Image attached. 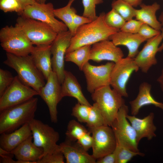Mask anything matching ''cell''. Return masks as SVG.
Here are the masks:
<instances>
[{
  "label": "cell",
  "mask_w": 163,
  "mask_h": 163,
  "mask_svg": "<svg viewBox=\"0 0 163 163\" xmlns=\"http://www.w3.org/2000/svg\"><path fill=\"white\" fill-rule=\"evenodd\" d=\"M46 81L38 95L48 107L51 121L56 123L58 121L57 106L62 98L61 96V85L56 75L53 71Z\"/></svg>",
  "instance_id": "obj_15"
},
{
  "label": "cell",
  "mask_w": 163,
  "mask_h": 163,
  "mask_svg": "<svg viewBox=\"0 0 163 163\" xmlns=\"http://www.w3.org/2000/svg\"><path fill=\"white\" fill-rule=\"evenodd\" d=\"M61 96L72 97L78 102L91 106L84 95L81 86L77 79L71 72L65 70L64 81L61 84Z\"/></svg>",
  "instance_id": "obj_25"
},
{
  "label": "cell",
  "mask_w": 163,
  "mask_h": 163,
  "mask_svg": "<svg viewBox=\"0 0 163 163\" xmlns=\"http://www.w3.org/2000/svg\"><path fill=\"white\" fill-rule=\"evenodd\" d=\"M32 136L29 123L10 133L1 134L0 147L11 152L22 142Z\"/></svg>",
  "instance_id": "obj_22"
},
{
  "label": "cell",
  "mask_w": 163,
  "mask_h": 163,
  "mask_svg": "<svg viewBox=\"0 0 163 163\" xmlns=\"http://www.w3.org/2000/svg\"><path fill=\"white\" fill-rule=\"evenodd\" d=\"M91 106L78 102L73 107L71 115L75 117L78 122L86 123Z\"/></svg>",
  "instance_id": "obj_34"
},
{
  "label": "cell",
  "mask_w": 163,
  "mask_h": 163,
  "mask_svg": "<svg viewBox=\"0 0 163 163\" xmlns=\"http://www.w3.org/2000/svg\"><path fill=\"white\" fill-rule=\"evenodd\" d=\"M38 95V92L24 84L16 76L11 84L0 97V112Z\"/></svg>",
  "instance_id": "obj_10"
},
{
  "label": "cell",
  "mask_w": 163,
  "mask_h": 163,
  "mask_svg": "<svg viewBox=\"0 0 163 163\" xmlns=\"http://www.w3.org/2000/svg\"><path fill=\"white\" fill-rule=\"evenodd\" d=\"M114 152L116 155V163H126L134 156L138 155L143 156L145 155L144 154L140 152H135L117 143Z\"/></svg>",
  "instance_id": "obj_31"
},
{
  "label": "cell",
  "mask_w": 163,
  "mask_h": 163,
  "mask_svg": "<svg viewBox=\"0 0 163 163\" xmlns=\"http://www.w3.org/2000/svg\"><path fill=\"white\" fill-rule=\"evenodd\" d=\"M91 21H92L89 18L83 15L81 16L78 15L76 14V12L75 13L73 14L72 27L71 30L69 31L73 36L75 34L78 27Z\"/></svg>",
  "instance_id": "obj_40"
},
{
  "label": "cell",
  "mask_w": 163,
  "mask_h": 163,
  "mask_svg": "<svg viewBox=\"0 0 163 163\" xmlns=\"http://www.w3.org/2000/svg\"><path fill=\"white\" fill-rule=\"evenodd\" d=\"M151 85L147 82H144L140 84L136 97L129 102L132 115H136L142 107L149 105H152L163 110V103L157 101L153 98L151 94Z\"/></svg>",
  "instance_id": "obj_24"
},
{
  "label": "cell",
  "mask_w": 163,
  "mask_h": 163,
  "mask_svg": "<svg viewBox=\"0 0 163 163\" xmlns=\"http://www.w3.org/2000/svg\"><path fill=\"white\" fill-rule=\"evenodd\" d=\"M139 6L140 8L136 10L135 17L136 19L160 31L162 29V26L157 20L156 15V12L160 9V5L155 2L150 5L142 3Z\"/></svg>",
  "instance_id": "obj_26"
},
{
  "label": "cell",
  "mask_w": 163,
  "mask_h": 163,
  "mask_svg": "<svg viewBox=\"0 0 163 163\" xmlns=\"http://www.w3.org/2000/svg\"><path fill=\"white\" fill-rule=\"evenodd\" d=\"M75 0H69L65 6L54 9V14L55 17L61 20L70 30L72 25L74 14L76 12L75 9L71 5Z\"/></svg>",
  "instance_id": "obj_28"
},
{
  "label": "cell",
  "mask_w": 163,
  "mask_h": 163,
  "mask_svg": "<svg viewBox=\"0 0 163 163\" xmlns=\"http://www.w3.org/2000/svg\"><path fill=\"white\" fill-rule=\"evenodd\" d=\"M96 163H116V157L114 152L97 159Z\"/></svg>",
  "instance_id": "obj_43"
},
{
  "label": "cell",
  "mask_w": 163,
  "mask_h": 163,
  "mask_svg": "<svg viewBox=\"0 0 163 163\" xmlns=\"http://www.w3.org/2000/svg\"><path fill=\"white\" fill-rule=\"evenodd\" d=\"M38 102L37 98L33 97L1 112L0 134L11 133L29 123L34 119Z\"/></svg>",
  "instance_id": "obj_2"
},
{
  "label": "cell",
  "mask_w": 163,
  "mask_h": 163,
  "mask_svg": "<svg viewBox=\"0 0 163 163\" xmlns=\"http://www.w3.org/2000/svg\"><path fill=\"white\" fill-rule=\"evenodd\" d=\"M29 124L33 143L37 146L43 149V156L60 151L59 145L57 144L59 139L58 132L48 124L34 118Z\"/></svg>",
  "instance_id": "obj_7"
},
{
  "label": "cell",
  "mask_w": 163,
  "mask_h": 163,
  "mask_svg": "<svg viewBox=\"0 0 163 163\" xmlns=\"http://www.w3.org/2000/svg\"><path fill=\"white\" fill-rule=\"evenodd\" d=\"M91 97L102 114L105 125L111 126L119 110L125 104L123 97L108 85L95 91Z\"/></svg>",
  "instance_id": "obj_4"
},
{
  "label": "cell",
  "mask_w": 163,
  "mask_h": 163,
  "mask_svg": "<svg viewBox=\"0 0 163 163\" xmlns=\"http://www.w3.org/2000/svg\"><path fill=\"white\" fill-rule=\"evenodd\" d=\"M88 131L78 121L71 120L68 124L66 132V140L75 142Z\"/></svg>",
  "instance_id": "obj_29"
},
{
  "label": "cell",
  "mask_w": 163,
  "mask_h": 163,
  "mask_svg": "<svg viewBox=\"0 0 163 163\" xmlns=\"http://www.w3.org/2000/svg\"><path fill=\"white\" fill-rule=\"evenodd\" d=\"M54 9L51 3L41 4L37 2L26 6L23 11L18 15L44 22L57 34L67 31L68 28L66 24L55 18L54 14Z\"/></svg>",
  "instance_id": "obj_9"
},
{
  "label": "cell",
  "mask_w": 163,
  "mask_h": 163,
  "mask_svg": "<svg viewBox=\"0 0 163 163\" xmlns=\"http://www.w3.org/2000/svg\"><path fill=\"white\" fill-rule=\"evenodd\" d=\"M91 45L80 47L74 50L66 53L65 60L75 64L79 70L82 71L85 65L90 60Z\"/></svg>",
  "instance_id": "obj_27"
},
{
  "label": "cell",
  "mask_w": 163,
  "mask_h": 163,
  "mask_svg": "<svg viewBox=\"0 0 163 163\" xmlns=\"http://www.w3.org/2000/svg\"><path fill=\"white\" fill-rule=\"evenodd\" d=\"M139 69L134 58H123L115 63L111 74L110 85L123 97H128L127 84L132 74Z\"/></svg>",
  "instance_id": "obj_11"
},
{
  "label": "cell",
  "mask_w": 163,
  "mask_h": 163,
  "mask_svg": "<svg viewBox=\"0 0 163 163\" xmlns=\"http://www.w3.org/2000/svg\"><path fill=\"white\" fill-rule=\"evenodd\" d=\"M86 123L89 129L105 125L103 117L97 104L95 103H94L91 107Z\"/></svg>",
  "instance_id": "obj_32"
},
{
  "label": "cell",
  "mask_w": 163,
  "mask_h": 163,
  "mask_svg": "<svg viewBox=\"0 0 163 163\" xmlns=\"http://www.w3.org/2000/svg\"><path fill=\"white\" fill-rule=\"evenodd\" d=\"M114 64V62H111L95 66L88 62L85 65L82 71L86 78L88 92L92 94L100 88L110 85L111 74Z\"/></svg>",
  "instance_id": "obj_13"
},
{
  "label": "cell",
  "mask_w": 163,
  "mask_h": 163,
  "mask_svg": "<svg viewBox=\"0 0 163 163\" xmlns=\"http://www.w3.org/2000/svg\"><path fill=\"white\" fill-rule=\"evenodd\" d=\"M65 157L60 151L43 156L37 163H64Z\"/></svg>",
  "instance_id": "obj_39"
},
{
  "label": "cell",
  "mask_w": 163,
  "mask_h": 163,
  "mask_svg": "<svg viewBox=\"0 0 163 163\" xmlns=\"http://www.w3.org/2000/svg\"><path fill=\"white\" fill-rule=\"evenodd\" d=\"M66 140L61 143L59 149L67 163H96L93 155L89 154L77 142Z\"/></svg>",
  "instance_id": "obj_18"
},
{
  "label": "cell",
  "mask_w": 163,
  "mask_h": 163,
  "mask_svg": "<svg viewBox=\"0 0 163 163\" xmlns=\"http://www.w3.org/2000/svg\"><path fill=\"white\" fill-rule=\"evenodd\" d=\"M104 20L109 27L120 30L126 21L114 9L105 14Z\"/></svg>",
  "instance_id": "obj_33"
},
{
  "label": "cell",
  "mask_w": 163,
  "mask_h": 163,
  "mask_svg": "<svg viewBox=\"0 0 163 163\" xmlns=\"http://www.w3.org/2000/svg\"><path fill=\"white\" fill-rule=\"evenodd\" d=\"M22 4L25 6L27 5L34 4L37 2L36 0H18Z\"/></svg>",
  "instance_id": "obj_46"
},
{
  "label": "cell",
  "mask_w": 163,
  "mask_h": 163,
  "mask_svg": "<svg viewBox=\"0 0 163 163\" xmlns=\"http://www.w3.org/2000/svg\"><path fill=\"white\" fill-rule=\"evenodd\" d=\"M124 56L121 49L108 39L92 45L90 50L89 59L90 60L97 62L108 60L115 63L123 58Z\"/></svg>",
  "instance_id": "obj_17"
},
{
  "label": "cell",
  "mask_w": 163,
  "mask_h": 163,
  "mask_svg": "<svg viewBox=\"0 0 163 163\" xmlns=\"http://www.w3.org/2000/svg\"><path fill=\"white\" fill-rule=\"evenodd\" d=\"M30 55L36 66L46 80L53 71L51 45L34 46Z\"/></svg>",
  "instance_id": "obj_23"
},
{
  "label": "cell",
  "mask_w": 163,
  "mask_h": 163,
  "mask_svg": "<svg viewBox=\"0 0 163 163\" xmlns=\"http://www.w3.org/2000/svg\"><path fill=\"white\" fill-rule=\"evenodd\" d=\"M3 63L14 69L20 80L39 93L45 85V78L35 65L30 55L17 56L6 53Z\"/></svg>",
  "instance_id": "obj_3"
},
{
  "label": "cell",
  "mask_w": 163,
  "mask_h": 163,
  "mask_svg": "<svg viewBox=\"0 0 163 163\" xmlns=\"http://www.w3.org/2000/svg\"><path fill=\"white\" fill-rule=\"evenodd\" d=\"M111 6L126 21L135 17L136 9L123 0L113 1Z\"/></svg>",
  "instance_id": "obj_30"
},
{
  "label": "cell",
  "mask_w": 163,
  "mask_h": 163,
  "mask_svg": "<svg viewBox=\"0 0 163 163\" xmlns=\"http://www.w3.org/2000/svg\"><path fill=\"white\" fill-rule=\"evenodd\" d=\"M128 120L134 129L136 135L138 144L143 138H146L149 140H152L156 136L155 133L157 128L153 123L154 114L150 113L142 119L137 117L135 116L127 114Z\"/></svg>",
  "instance_id": "obj_19"
},
{
  "label": "cell",
  "mask_w": 163,
  "mask_h": 163,
  "mask_svg": "<svg viewBox=\"0 0 163 163\" xmlns=\"http://www.w3.org/2000/svg\"><path fill=\"white\" fill-rule=\"evenodd\" d=\"M157 82L159 84L161 89L163 92V66L161 74L157 79Z\"/></svg>",
  "instance_id": "obj_45"
},
{
  "label": "cell",
  "mask_w": 163,
  "mask_h": 163,
  "mask_svg": "<svg viewBox=\"0 0 163 163\" xmlns=\"http://www.w3.org/2000/svg\"><path fill=\"white\" fill-rule=\"evenodd\" d=\"M14 77L9 71L0 69V97L11 84Z\"/></svg>",
  "instance_id": "obj_37"
},
{
  "label": "cell",
  "mask_w": 163,
  "mask_h": 163,
  "mask_svg": "<svg viewBox=\"0 0 163 163\" xmlns=\"http://www.w3.org/2000/svg\"><path fill=\"white\" fill-rule=\"evenodd\" d=\"M161 34L163 40V27L161 29ZM163 50V41L161 44L160 45L158 50V52H161Z\"/></svg>",
  "instance_id": "obj_47"
},
{
  "label": "cell",
  "mask_w": 163,
  "mask_h": 163,
  "mask_svg": "<svg viewBox=\"0 0 163 163\" xmlns=\"http://www.w3.org/2000/svg\"><path fill=\"white\" fill-rule=\"evenodd\" d=\"M0 45L6 53L19 56L30 55L34 46L16 24L6 26L0 30Z\"/></svg>",
  "instance_id": "obj_5"
},
{
  "label": "cell",
  "mask_w": 163,
  "mask_h": 163,
  "mask_svg": "<svg viewBox=\"0 0 163 163\" xmlns=\"http://www.w3.org/2000/svg\"><path fill=\"white\" fill-rule=\"evenodd\" d=\"M105 14L104 12H101L95 20L78 27L71 39L66 53L82 46L91 45L103 40H109L111 35L120 30L107 24L104 20Z\"/></svg>",
  "instance_id": "obj_1"
},
{
  "label": "cell",
  "mask_w": 163,
  "mask_h": 163,
  "mask_svg": "<svg viewBox=\"0 0 163 163\" xmlns=\"http://www.w3.org/2000/svg\"><path fill=\"white\" fill-rule=\"evenodd\" d=\"M89 131L84 134L77 141V143L86 151L92 148L93 144V138Z\"/></svg>",
  "instance_id": "obj_42"
},
{
  "label": "cell",
  "mask_w": 163,
  "mask_h": 163,
  "mask_svg": "<svg viewBox=\"0 0 163 163\" xmlns=\"http://www.w3.org/2000/svg\"><path fill=\"white\" fill-rule=\"evenodd\" d=\"M128 112V107L125 104L119 110L111 127L117 144L135 152H139L136 131L126 117Z\"/></svg>",
  "instance_id": "obj_8"
},
{
  "label": "cell",
  "mask_w": 163,
  "mask_h": 163,
  "mask_svg": "<svg viewBox=\"0 0 163 163\" xmlns=\"http://www.w3.org/2000/svg\"><path fill=\"white\" fill-rule=\"evenodd\" d=\"M16 24L36 46L51 45L58 34L44 22L20 16L17 18Z\"/></svg>",
  "instance_id": "obj_6"
},
{
  "label": "cell",
  "mask_w": 163,
  "mask_h": 163,
  "mask_svg": "<svg viewBox=\"0 0 163 163\" xmlns=\"http://www.w3.org/2000/svg\"><path fill=\"white\" fill-rule=\"evenodd\" d=\"M32 136L28 137L10 152L17 160L24 163H37L43 157L42 148L35 145L33 141Z\"/></svg>",
  "instance_id": "obj_20"
},
{
  "label": "cell",
  "mask_w": 163,
  "mask_h": 163,
  "mask_svg": "<svg viewBox=\"0 0 163 163\" xmlns=\"http://www.w3.org/2000/svg\"><path fill=\"white\" fill-rule=\"evenodd\" d=\"M72 37L69 30L59 33L51 44L53 71L56 75L61 85L65 77V56Z\"/></svg>",
  "instance_id": "obj_12"
},
{
  "label": "cell",
  "mask_w": 163,
  "mask_h": 163,
  "mask_svg": "<svg viewBox=\"0 0 163 163\" xmlns=\"http://www.w3.org/2000/svg\"><path fill=\"white\" fill-rule=\"evenodd\" d=\"M133 7L140 5L142 3V0H123Z\"/></svg>",
  "instance_id": "obj_44"
},
{
  "label": "cell",
  "mask_w": 163,
  "mask_h": 163,
  "mask_svg": "<svg viewBox=\"0 0 163 163\" xmlns=\"http://www.w3.org/2000/svg\"><path fill=\"white\" fill-rule=\"evenodd\" d=\"M89 131L93 140L92 155L96 160L114 151L117 141L111 126L104 125L89 129Z\"/></svg>",
  "instance_id": "obj_14"
},
{
  "label": "cell",
  "mask_w": 163,
  "mask_h": 163,
  "mask_svg": "<svg viewBox=\"0 0 163 163\" xmlns=\"http://www.w3.org/2000/svg\"><path fill=\"white\" fill-rule=\"evenodd\" d=\"M109 40L116 46H124L128 50L127 57L134 58L139 53L140 45L147 40L138 33L132 34L120 30L111 35Z\"/></svg>",
  "instance_id": "obj_21"
},
{
  "label": "cell",
  "mask_w": 163,
  "mask_h": 163,
  "mask_svg": "<svg viewBox=\"0 0 163 163\" xmlns=\"http://www.w3.org/2000/svg\"><path fill=\"white\" fill-rule=\"evenodd\" d=\"M158 21L163 26V11L161 13L158 18Z\"/></svg>",
  "instance_id": "obj_48"
},
{
  "label": "cell",
  "mask_w": 163,
  "mask_h": 163,
  "mask_svg": "<svg viewBox=\"0 0 163 163\" xmlns=\"http://www.w3.org/2000/svg\"><path fill=\"white\" fill-rule=\"evenodd\" d=\"M103 2V0H82L84 7L82 15L91 21L95 20L98 17L96 14V6Z\"/></svg>",
  "instance_id": "obj_36"
},
{
  "label": "cell",
  "mask_w": 163,
  "mask_h": 163,
  "mask_svg": "<svg viewBox=\"0 0 163 163\" xmlns=\"http://www.w3.org/2000/svg\"><path fill=\"white\" fill-rule=\"evenodd\" d=\"M25 7L18 0H0V9L5 13L15 12L19 15Z\"/></svg>",
  "instance_id": "obj_35"
},
{
  "label": "cell",
  "mask_w": 163,
  "mask_h": 163,
  "mask_svg": "<svg viewBox=\"0 0 163 163\" xmlns=\"http://www.w3.org/2000/svg\"><path fill=\"white\" fill-rule=\"evenodd\" d=\"M46 0H36L37 2L41 4L45 3V2Z\"/></svg>",
  "instance_id": "obj_49"
},
{
  "label": "cell",
  "mask_w": 163,
  "mask_h": 163,
  "mask_svg": "<svg viewBox=\"0 0 163 163\" xmlns=\"http://www.w3.org/2000/svg\"><path fill=\"white\" fill-rule=\"evenodd\" d=\"M161 33L160 31L157 30L145 23L142 25L138 33L139 34L147 40Z\"/></svg>",
  "instance_id": "obj_41"
},
{
  "label": "cell",
  "mask_w": 163,
  "mask_h": 163,
  "mask_svg": "<svg viewBox=\"0 0 163 163\" xmlns=\"http://www.w3.org/2000/svg\"><path fill=\"white\" fill-rule=\"evenodd\" d=\"M163 40L161 34L148 39L142 50L134 58L141 71L147 73L150 69L157 63L156 55Z\"/></svg>",
  "instance_id": "obj_16"
},
{
  "label": "cell",
  "mask_w": 163,
  "mask_h": 163,
  "mask_svg": "<svg viewBox=\"0 0 163 163\" xmlns=\"http://www.w3.org/2000/svg\"><path fill=\"white\" fill-rule=\"evenodd\" d=\"M143 23L140 21L132 19L126 21L120 30L132 34H137Z\"/></svg>",
  "instance_id": "obj_38"
}]
</instances>
